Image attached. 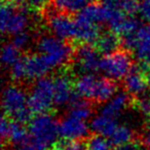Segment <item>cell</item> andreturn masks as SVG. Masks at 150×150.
Instances as JSON below:
<instances>
[{
  "mask_svg": "<svg viewBox=\"0 0 150 150\" xmlns=\"http://www.w3.org/2000/svg\"><path fill=\"white\" fill-rule=\"evenodd\" d=\"M76 94L93 103H106L117 94L115 80L94 73L81 74L74 82Z\"/></svg>",
  "mask_w": 150,
  "mask_h": 150,
  "instance_id": "cell-1",
  "label": "cell"
},
{
  "mask_svg": "<svg viewBox=\"0 0 150 150\" xmlns=\"http://www.w3.org/2000/svg\"><path fill=\"white\" fill-rule=\"evenodd\" d=\"M38 54H42L52 69L65 67L74 60L75 50L72 45L52 34H45L38 38L36 42Z\"/></svg>",
  "mask_w": 150,
  "mask_h": 150,
  "instance_id": "cell-2",
  "label": "cell"
},
{
  "mask_svg": "<svg viewBox=\"0 0 150 150\" xmlns=\"http://www.w3.org/2000/svg\"><path fill=\"white\" fill-rule=\"evenodd\" d=\"M29 96L23 88L17 83L5 86L2 92V109L4 114L13 121L25 123L32 119V114L28 103Z\"/></svg>",
  "mask_w": 150,
  "mask_h": 150,
  "instance_id": "cell-3",
  "label": "cell"
},
{
  "mask_svg": "<svg viewBox=\"0 0 150 150\" xmlns=\"http://www.w3.org/2000/svg\"><path fill=\"white\" fill-rule=\"evenodd\" d=\"M60 121L50 113L36 114L29 121V133L46 150L57 145L60 137Z\"/></svg>",
  "mask_w": 150,
  "mask_h": 150,
  "instance_id": "cell-4",
  "label": "cell"
},
{
  "mask_svg": "<svg viewBox=\"0 0 150 150\" xmlns=\"http://www.w3.org/2000/svg\"><path fill=\"white\" fill-rule=\"evenodd\" d=\"M0 24L3 34L15 36L27 31L30 25V16L24 8L18 7L16 2L7 0L1 6Z\"/></svg>",
  "mask_w": 150,
  "mask_h": 150,
  "instance_id": "cell-5",
  "label": "cell"
},
{
  "mask_svg": "<svg viewBox=\"0 0 150 150\" xmlns=\"http://www.w3.org/2000/svg\"><path fill=\"white\" fill-rule=\"evenodd\" d=\"M133 58L129 50H117L116 52L105 54L101 59L100 71L104 76L113 80H120L125 78L133 69Z\"/></svg>",
  "mask_w": 150,
  "mask_h": 150,
  "instance_id": "cell-6",
  "label": "cell"
},
{
  "mask_svg": "<svg viewBox=\"0 0 150 150\" xmlns=\"http://www.w3.org/2000/svg\"><path fill=\"white\" fill-rule=\"evenodd\" d=\"M28 103L33 114L47 113L54 106V79L43 77L36 80L32 86Z\"/></svg>",
  "mask_w": 150,
  "mask_h": 150,
  "instance_id": "cell-7",
  "label": "cell"
},
{
  "mask_svg": "<svg viewBox=\"0 0 150 150\" xmlns=\"http://www.w3.org/2000/svg\"><path fill=\"white\" fill-rule=\"evenodd\" d=\"M45 20L48 29L52 35L65 41L75 39V33H76L75 20L72 19L69 15L59 13L50 7V9H46Z\"/></svg>",
  "mask_w": 150,
  "mask_h": 150,
  "instance_id": "cell-8",
  "label": "cell"
},
{
  "mask_svg": "<svg viewBox=\"0 0 150 150\" xmlns=\"http://www.w3.org/2000/svg\"><path fill=\"white\" fill-rule=\"evenodd\" d=\"M109 9L110 13L107 25L109 26L111 32L120 36L121 38L137 33L140 29V24L135 16H129L119 9Z\"/></svg>",
  "mask_w": 150,
  "mask_h": 150,
  "instance_id": "cell-9",
  "label": "cell"
},
{
  "mask_svg": "<svg viewBox=\"0 0 150 150\" xmlns=\"http://www.w3.org/2000/svg\"><path fill=\"white\" fill-rule=\"evenodd\" d=\"M100 54L98 48L92 44H81L78 46L74 54V63L78 72L86 74L95 73L97 70H100V63L102 59Z\"/></svg>",
  "mask_w": 150,
  "mask_h": 150,
  "instance_id": "cell-10",
  "label": "cell"
},
{
  "mask_svg": "<svg viewBox=\"0 0 150 150\" xmlns=\"http://www.w3.org/2000/svg\"><path fill=\"white\" fill-rule=\"evenodd\" d=\"M60 137L65 140H80L86 139L90 135L91 127L86 121L74 118L70 115H65L60 120L59 125Z\"/></svg>",
  "mask_w": 150,
  "mask_h": 150,
  "instance_id": "cell-11",
  "label": "cell"
},
{
  "mask_svg": "<svg viewBox=\"0 0 150 150\" xmlns=\"http://www.w3.org/2000/svg\"><path fill=\"white\" fill-rule=\"evenodd\" d=\"M123 88L129 96L141 98L145 96L146 92L150 88V84L147 80L145 72L134 66L131 72L123 79Z\"/></svg>",
  "mask_w": 150,
  "mask_h": 150,
  "instance_id": "cell-12",
  "label": "cell"
},
{
  "mask_svg": "<svg viewBox=\"0 0 150 150\" xmlns=\"http://www.w3.org/2000/svg\"><path fill=\"white\" fill-rule=\"evenodd\" d=\"M75 94L72 81L66 74L57 75L54 78V102L56 107L69 106Z\"/></svg>",
  "mask_w": 150,
  "mask_h": 150,
  "instance_id": "cell-13",
  "label": "cell"
},
{
  "mask_svg": "<svg viewBox=\"0 0 150 150\" xmlns=\"http://www.w3.org/2000/svg\"><path fill=\"white\" fill-rule=\"evenodd\" d=\"M26 65V73L28 80H36L46 77V75L52 70L46 59L40 54H28L24 58Z\"/></svg>",
  "mask_w": 150,
  "mask_h": 150,
  "instance_id": "cell-14",
  "label": "cell"
},
{
  "mask_svg": "<svg viewBox=\"0 0 150 150\" xmlns=\"http://www.w3.org/2000/svg\"><path fill=\"white\" fill-rule=\"evenodd\" d=\"M131 96L127 92H119L101 108V113L112 118H118L131 105Z\"/></svg>",
  "mask_w": 150,
  "mask_h": 150,
  "instance_id": "cell-15",
  "label": "cell"
},
{
  "mask_svg": "<svg viewBox=\"0 0 150 150\" xmlns=\"http://www.w3.org/2000/svg\"><path fill=\"white\" fill-rule=\"evenodd\" d=\"M118 125L119 123L116 118H112V117H109L107 115L100 113L97 116L93 117L90 127L93 133L108 139L114 133V131Z\"/></svg>",
  "mask_w": 150,
  "mask_h": 150,
  "instance_id": "cell-16",
  "label": "cell"
},
{
  "mask_svg": "<svg viewBox=\"0 0 150 150\" xmlns=\"http://www.w3.org/2000/svg\"><path fill=\"white\" fill-rule=\"evenodd\" d=\"M137 61L145 68L150 67V36L138 30L135 35V45L133 48Z\"/></svg>",
  "mask_w": 150,
  "mask_h": 150,
  "instance_id": "cell-17",
  "label": "cell"
},
{
  "mask_svg": "<svg viewBox=\"0 0 150 150\" xmlns=\"http://www.w3.org/2000/svg\"><path fill=\"white\" fill-rule=\"evenodd\" d=\"M86 5V0H50L52 8L67 15L79 13Z\"/></svg>",
  "mask_w": 150,
  "mask_h": 150,
  "instance_id": "cell-18",
  "label": "cell"
},
{
  "mask_svg": "<svg viewBox=\"0 0 150 150\" xmlns=\"http://www.w3.org/2000/svg\"><path fill=\"white\" fill-rule=\"evenodd\" d=\"M121 43V40L118 35H116L113 32H108V33H102L98 41L96 42L98 50L101 54H109L111 52H116L119 50V45Z\"/></svg>",
  "mask_w": 150,
  "mask_h": 150,
  "instance_id": "cell-19",
  "label": "cell"
},
{
  "mask_svg": "<svg viewBox=\"0 0 150 150\" xmlns=\"http://www.w3.org/2000/svg\"><path fill=\"white\" fill-rule=\"evenodd\" d=\"M135 139V132L131 127L127 125H119L114 133L108 138L109 143L112 146H119L133 142Z\"/></svg>",
  "mask_w": 150,
  "mask_h": 150,
  "instance_id": "cell-20",
  "label": "cell"
},
{
  "mask_svg": "<svg viewBox=\"0 0 150 150\" xmlns=\"http://www.w3.org/2000/svg\"><path fill=\"white\" fill-rule=\"evenodd\" d=\"M21 50L13 45V42L5 43L1 52V62L5 68H11L21 59Z\"/></svg>",
  "mask_w": 150,
  "mask_h": 150,
  "instance_id": "cell-21",
  "label": "cell"
},
{
  "mask_svg": "<svg viewBox=\"0 0 150 150\" xmlns=\"http://www.w3.org/2000/svg\"><path fill=\"white\" fill-rule=\"evenodd\" d=\"M30 136L29 129L25 127V123L18 122V121H11V131H9L8 141L13 146H17L24 142Z\"/></svg>",
  "mask_w": 150,
  "mask_h": 150,
  "instance_id": "cell-22",
  "label": "cell"
},
{
  "mask_svg": "<svg viewBox=\"0 0 150 150\" xmlns=\"http://www.w3.org/2000/svg\"><path fill=\"white\" fill-rule=\"evenodd\" d=\"M9 76L15 83H19L27 79V73H26V65L24 58H21L16 64L9 68Z\"/></svg>",
  "mask_w": 150,
  "mask_h": 150,
  "instance_id": "cell-23",
  "label": "cell"
},
{
  "mask_svg": "<svg viewBox=\"0 0 150 150\" xmlns=\"http://www.w3.org/2000/svg\"><path fill=\"white\" fill-rule=\"evenodd\" d=\"M32 35L28 31H24L21 33L17 34V35L13 36V40L11 42L13 43V45L17 46L20 50H25L31 45L32 42Z\"/></svg>",
  "mask_w": 150,
  "mask_h": 150,
  "instance_id": "cell-24",
  "label": "cell"
},
{
  "mask_svg": "<svg viewBox=\"0 0 150 150\" xmlns=\"http://www.w3.org/2000/svg\"><path fill=\"white\" fill-rule=\"evenodd\" d=\"M54 147L56 150H88V144L80 140H65Z\"/></svg>",
  "mask_w": 150,
  "mask_h": 150,
  "instance_id": "cell-25",
  "label": "cell"
},
{
  "mask_svg": "<svg viewBox=\"0 0 150 150\" xmlns=\"http://www.w3.org/2000/svg\"><path fill=\"white\" fill-rule=\"evenodd\" d=\"M109 141L101 136H94L88 142V150H111Z\"/></svg>",
  "mask_w": 150,
  "mask_h": 150,
  "instance_id": "cell-26",
  "label": "cell"
},
{
  "mask_svg": "<svg viewBox=\"0 0 150 150\" xmlns=\"http://www.w3.org/2000/svg\"><path fill=\"white\" fill-rule=\"evenodd\" d=\"M16 150H46L37 140H35L31 135L21 144L15 146Z\"/></svg>",
  "mask_w": 150,
  "mask_h": 150,
  "instance_id": "cell-27",
  "label": "cell"
},
{
  "mask_svg": "<svg viewBox=\"0 0 150 150\" xmlns=\"http://www.w3.org/2000/svg\"><path fill=\"white\" fill-rule=\"evenodd\" d=\"M135 106L142 115L146 117L150 116V98L146 96L138 98L135 101Z\"/></svg>",
  "mask_w": 150,
  "mask_h": 150,
  "instance_id": "cell-28",
  "label": "cell"
},
{
  "mask_svg": "<svg viewBox=\"0 0 150 150\" xmlns=\"http://www.w3.org/2000/svg\"><path fill=\"white\" fill-rule=\"evenodd\" d=\"M120 11L129 16H135L139 13V1L137 0H123Z\"/></svg>",
  "mask_w": 150,
  "mask_h": 150,
  "instance_id": "cell-29",
  "label": "cell"
},
{
  "mask_svg": "<svg viewBox=\"0 0 150 150\" xmlns=\"http://www.w3.org/2000/svg\"><path fill=\"white\" fill-rule=\"evenodd\" d=\"M11 125V121H9V117L3 115L2 118H1V125H0V135H1L2 144H4L6 141L8 142Z\"/></svg>",
  "mask_w": 150,
  "mask_h": 150,
  "instance_id": "cell-30",
  "label": "cell"
},
{
  "mask_svg": "<svg viewBox=\"0 0 150 150\" xmlns=\"http://www.w3.org/2000/svg\"><path fill=\"white\" fill-rule=\"evenodd\" d=\"M139 15L144 21L150 22V0H140Z\"/></svg>",
  "mask_w": 150,
  "mask_h": 150,
  "instance_id": "cell-31",
  "label": "cell"
},
{
  "mask_svg": "<svg viewBox=\"0 0 150 150\" xmlns=\"http://www.w3.org/2000/svg\"><path fill=\"white\" fill-rule=\"evenodd\" d=\"M50 0H26L27 4L34 9H42L47 5Z\"/></svg>",
  "mask_w": 150,
  "mask_h": 150,
  "instance_id": "cell-32",
  "label": "cell"
},
{
  "mask_svg": "<svg viewBox=\"0 0 150 150\" xmlns=\"http://www.w3.org/2000/svg\"><path fill=\"white\" fill-rule=\"evenodd\" d=\"M112 150H141V147L136 142H129V143L123 144V145L115 146Z\"/></svg>",
  "mask_w": 150,
  "mask_h": 150,
  "instance_id": "cell-33",
  "label": "cell"
},
{
  "mask_svg": "<svg viewBox=\"0 0 150 150\" xmlns=\"http://www.w3.org/2000/svg\"><path fill=\"white\" fill-rule=\"evenodd\" d=\"M122 2L123 0H102V3L106 7L111 9H119V11Z\"/></svg>",
  "mask_w": 150,
  "mask_h": 150,
  "instance_id": "cell-34",
  "label": "cell"
},
{
  "mask_svg": "<svg viewBox=\"0 0 150 150\" xmlns=\"http://www.w3.org/2000/svg\"><path fill=\"white\" fill-rule=\"evenodd\" d=\"M142 143L147 150H150V127H147L146 132L142 137Z\"/></svg>",
  "mask_w": 150,
  "mask_h": 150,
  "instance_id": "cell-35",
  "label": "cell"
},
{
  "mask_svg": "<svg viewBox=\"0 0 150 150\" xmlns=\"http://www.w3.org/2000/svg\"><path fill=\"white\" fill-rule=\"evenodd\" d=\"M145 69H146L145 75H146V77H147L148 82H149V84H150V67H149V68H145Z\"/></svg>",
  "mask_w": 150,
  "mask_h": 150,
  "instance_id": "cell-36",
  "label": "cell"
},
{
  "mask_svg": "<svg viewBox=\"0 0 150 150\" xmlns=\"http://www.w3.org/2000/svg\"><path fill=\"white\" fill-rule=\"evenodd\" d=\"M147 127H150V116L147 117Z\"/></svg>",
  "mask_w": 150,
  "mask_h": 150,
  "instance_id": "cell-37",
  "label": "cell"
},
{
  "mask_svg": "<svg viewBox=\"0 0 150 150\" xmlns=\"http://www.w3.org/2000/svg\"><path fill=\"white\" fill-rule=\"evenodd\" d=\"M97 0H86V2H90V3H92V2H96Z\"/></svg>",
  "mask_w": 150,
  "mask_h": 150,
  "instance_id": "cell-38",
  "label": "cell"
},
{
  "mask_svg": "<svg viewBox=\"0 0 150 150\" xmlns=\"http://www.w3.org/2000/svg\"><path fill=\"white\" fill-rule=\"evenodd\" d=\"M11 1H13V2H21V1H23V0H11Z\"/></svg>",
  "mask_w": 150,
  "mask_h": 150,
  "instance_id": "cell-39",
  "label": "cell"
}]
</instances>
